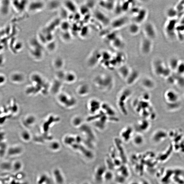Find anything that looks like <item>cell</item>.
Returning a JSON list of instances; mask_svg holds the SVG:
<instances>
[{
  "label": "cell",
  "mask_w": 184,
  "mask_h": 184,
  "mask_svg": "<svg viewBox=\"0 0 184 184\" xmlns=\"http://www.w3.org/2000/svg\"><path fill=\"white\" fill-rule=\"evenodd\" d=\"M153 63L154 73L157 76L167 78L171 74L172 71L161 60H154Z\"/></svg>",
  "instance_id": "cell-1"
},
{
  "label": "cell",
  "mask_w": 184,
  "mask_h": 184,
  "mask_svg": "<svg viewBox=\"0 0 184 184\" xmlns=\"http://www.w3.org/2000/svg\"><path fill=\"white\" fill-rule=\"evenodd\" d=\"M132 92L129 89H125L122 90L119 93L117 99V105L119 110L121 113L125 115L128 114L126 108V103L127 101L131 96Z\"/></svg>",
  "instance_id": "cell-2"
},
{
  "label": "cell",
  "mask_w": 184,
  "mask_h": 184,
  "mask_svg": "<svg viewBox=\"0 0 184 184\" xmlns=\"http://www.w3.org/2000/svg\"><path fill=\"white\" fill-rule=\"evenodd\" d=\"M164 98L167 105H173L180 103L179 95L174 90H167L165 93Z\"/></svg>",
  "instance_id": "cell-3"
},
{
  "label": "cell",
  "mask_w": 184,
  "mask_h": 184,
  "mask_svg": "<svg viewBox=\"0 0 184 184\" xmlns=\"http://www.w3.org/2000/svg\"><path fill=\"white\" fill-rule=\"evenodd\" d=\"M143 30L146 38L152 40L156 38L157 36L156 29L152 23H146L144 26Z\"/></svg>",
  "instance_id": "cell-4"
},
{
  "label": "cell",
  "mask_w": 184,
  "mask_h": 184,
  "mask_svg": "<svg viewBox=\"0 0 184 184\" xmlns=\"http://www.w3.org/2000/svg\"><path fill=\"white\" fill-rule=\"evenodd\" d=\"M153 47V43L152 40L146 37L143 38L141 42L140 50L144 55L150 54Z\"/></svg>",
  "instance_id": "cell-5"
},
{
  "label": "cell",
  "mask_w": 184,
  "mask_h": 184,
  "mask_svg": "<svg viewBox=\"0 0 184 184\" xmlns=\"http://www.w3.org/2000/svg\"><path fill=\"white\" fill-rule=\"evenodd\" d=\"M150 123L147 119H143L136 124L135 129L138 133H140L148 131L150 127Z\"/></svg>",
  "instance_id": "cell-6"
},
{
  "label": "cell",
  "mask_w": 184,
  "mask_h": 184,
  "mask_svg": "<svg viewBox=\"0 0 184 184\" xmlns=\"http://www.w3.org/2000/svg\"><path fill=\"white\" fill-rule=\"evenodd\" d=\"M167 134L165 131L159 129L154 132L151 136V140L154 143H158L163 140L167 137Z\"/></svg>",
  "instance_id": "cell-7"
},
{
  "label": "cell",
  "mask_w": 184,
  "mask_h": 184,
  "mask_svg": "<svg viewBox=\"0 0 184 184\" xmlns=\"http://www.w3.org/2000/svg\"><path fill=\"white\" fill-rule=\"evenodd\" d=\"M147 10L145 8H140L138 12L134 15V22L140 25V24L144 22L147 18Z\"/></svg>",
  "instance_id": "cell-8"
},
{
  "label": "cell",
  "mask_w": 184,
  "mask_h": 184,
  "mask_svg": "<svg viewBox=\"0 0 184 184\" xmlns=\"http://www.w3.org/2000/svg\"><path fill=\"white\" fill-rule=\"evenodd\" d=\"M129 19L126 17H121L114 20L111 23L112 28L118 29L123 27L128 22Z\"/></svg>",
  "instance_id": "cell-9"
},
{
  "label": "cell",
  "mask_w": 184,
  "mask_h": 184,
  "mask_svg": "<svg viewBox=\"0 0 184 184\" xmlns=\"http://www.w3.org/2000/svg\"><path fill=\"white\" fill-rule=\"evenodd\" d=\"M134 128L131 126H127L124 128L121 132V136L123 140L126 142L132 138L134 132Z\"/></svg>",
  "instance_id": "cell-10"
},
{
  "label": "cell",
  "mask_w": 184,
  "mask_h": 184,
  "mask_svg": "<svg viewBox=\"0 0 184 184\" xmlns=\"http://www.w3.org/2000/svg\"><path fill=\"white\" fill-rule=\"evenodd\" d=\"M139 77V72L135 70H132L129 76L125 81L128 85H132L137 82Z\"/></svg>",
  "instance_id": "cell-11"
},
{
  "label": "cell",
  "mask_w": 184,
  "mask_h": 184,
  "mask_svg": "<svg viewBox=\"0 0 184 184\" xmlns=\"http://www.w3.org/2000/svg\"><path fill=\"white\" fill-rule=\"evenodd\" d=\"M132 70L129 66L124 64L119 66L118 71L120 76L125 80L129 76Z\"/></svg>",
  "instance_id": "cell-12"
},
{
  "label": "cell",
  "mask_w": 184,
  "mask_h": 184,
  "mask_svg": "<svg viewBox=\"0 0 184 184\" xmlns=\"http://www.w3.org/2000/svg\"><path fill=\"white\" fill-rule=\"evenodd\" d=\"M141 84L145 89L148 90L153 89L156 86L155 82L153 79L147 77L143 79Z\"/></svg>",
  "instance_id": "cell-13"
},
{
  "label": "cell",
  "mask_w": 184,
  "mask_h": 184,
  "mask_svg": "<svg viewBox=\"0 0 184 184\" xmlns=\"http://www.w3.org/2000/svg\"><path fill=\"white\" fill-rule=\"evenodd\" d=\"M132 139L133 144L137 146L142 145L145 140L142 134L138 133L137 134L133 135Z\"/></svg>",
  "instance_id": "cell-14"
},
{
  "label": "cell",
  "mask_w": 184,
  "mask_h": 184,
  "mask_svg": "<svg viewBox=\"0 0 184 184\" xmlns=\"http://www.w3.org/2000/svg\"><path fill=\"white\" fill-rule=\"evenodd\" d=\"M180 60L176 57H172L169 62V67L172 71H175Z\"/></svg>",
  "instance_id": "cell-15"
},
{
  "label": "cell",
  "mask_w": 184,
  "mask_h": 184,
  "mask_svg": "<svg viewBox=\"0 0 184 184\" xmlns=\"http://www.w3.org/2000/svg\"><path fill=\"white\" fill-rule=\"evenodd\" d=\"M12 82L15 83H22L24 80V77L22 73H13L10 76Z\"/></svg>",
  "instance_id": "cell-16"
},
{
  "label": "cell",
  "mask_w": 184,
  "mask_h": 184,
  "mask_svg": "<svg viewBox=\"0 0 184 184\" xmlns=\"http://www.w3.org/2000/svg\"><path fill=\"white\" fill-rule=\"evenodd\" d=\"M111 43L113 47L116 49H119L122 48L124 45L123 40L119 36L117 37Z\"/></svg>",
  "instance_id": "cell-17"
},
{
  "label": "cell",
  "mask_w": 184,
  "mask_h": 184,
  "mask_svg": "<svg viewBox=\"0 0 184 184\" xmlns=\"http://www.w3.org/2000/svg\"><path fill=\"white\" fill-rule=\"evenodd\" d=\"M175 23L176 22L175 21V20L172 19L170 20L166 24L165 29V31L168 35H170V34H172V33H173V31H174L173 30L175 29Z\"/></svg>",
  "instance_id": "cell-18"
},
{
  "label": "cell",
  "mask_w": 184,
  "mask_h": 184,
  "mask_svg": "<svg viewBox=\"0 0 184 184\" xmlns=\"http://www.w3.org/2000/svg\"><path fill=\"white\" fill-rule=\"evenodd\" d=\"M140 25L137 23H133L130 24L129 27V32L132 35H136L140 32Z\"/></svg>",
  "instance_id": "cell-19"
},
{
  "label": "cell",
  "mask_w": 184,
  "mask_h": 184,
  "mask_svg": "<svg viewBox=\"0 0 184 184\" xmlns=\"http://www.w3.org/2000/svg\"><path fill=\"white\" fill-rule=\"evenodd\" d=\"M103 4L104 7L105 8V9L109 11L114 10L116 5L115 1H106Z\"/></svg>",
  "instance_id": "cell-20"
},
{
  "label": "cell",
  "mask_w": 184,
  "mask_h": 184,
  "mask_svg": "<svg viewBox=\"0 0 184 184\" xmlns=\"http://www.w3.org/2000/svg\"><path fill=\"white\" fill-rule=\"evenodd\" d=\"M175 72L177 74L180 76H184V62L180 61Z\"/></svg>",
  "instance_id": "cell-21"
},
{
  "label": "cell",
  "mask_w": 184,
  "mask_h": 184,
  "mask_svg": "<svg viewBox=\"0 0 184 184\" xmlns=\"http://www.w3.org/2000/svg\"><path fill=\"white\" fill-rule=\"evenodd\" d=\"M177 15L176 11L174 8H170L168 9L166 11V15L170 20L174 19V18Z\"/></svg>",
  "instance_id": "cell-22"
},
{
  "label": "cell",
  "mask_w": 184,
  "mask_h": 184,
  "mask_svg": "<svg viewBox=\"0 0 184 184\" xmlns=\"http://www.w3.org/2000/svg\"><path fill=\"white\" fill-rule=\"evenodd\" d=\"M12 167L15 171H18L22 167V164L19 161H16L12 165Z\"/></svg>",
  "instance_id": "cell-23"
},
{
  "label": "cell",
  "mask_w": 184,
  "mask_h": 184,
  "mask_svg": "<svg viewBox=\"0 0 184 184\" xmlns=\"http://www.w3.org/2000/svg\"><path fill=\"white\" fill-rule=\"evenodd\" d=\"M21 137L22 139L24 141H28L30 138L28 133L25 131L21 133Z\"/></svg>",
  "instance_id": "cell-24"
},
{
  "label": "cell",
  "mask_w": 184,
  "mask_h": 184,
  "mask_svg": "<svg viewBox=\"0 0 184 184\" xmlns=\"http://www.w3.org/2000/svg\"><path fill=\"white\" fill-rule=\"evenodd\" d=\"M6 80V77L4 75L0 74V85L4 84Z\"/></svg>",
  "instance_id": "cell-25"
}]
</instances>
